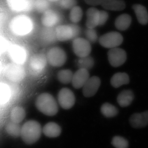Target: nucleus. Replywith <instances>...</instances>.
Wrapping results in <instances>:
<instances>
[{
    "instance_id": "obj_1",
    "label": "nucleus",
    "mask_w": 148,
    "mask_h": 148,
    "mask_svg": "<svg viewBox=\"0 0 148 148\" xmlns=\"http://www.w3.org/2000/svg\"><path fill=\"white\" fill-rule=\"evenodd\" d=\"M9 28L13 34L24 36L33 31L34 23L30 16L25 14H19L11 19Z\"/></svg>"
},
{
    "instance_id": "obj_2",
    "label": "nucleus",
    "mask_w": 148,
    "mask_h": 148,
    "mask_svg": "<svg viewBox=\"0 0 148 148\" xmlns=\"http://www.w3.org/2000/svg\"><path fill=\"white\" fill-rule=\"evenodd\" d=\"M42 132V128L38 122L29 120L21 127V136L24 143L30 145L38 140Z\"/></svg>"
},
{
    "instance_id": "obj_3",
    "label": "nucleus",
    "mask_w": 148,
    "mask_h": 148,
    "mask_svg": "<svg viewBox=\"0 0 148 148\" xmlns=\"http://www.w3.org/2000/svg\"><path fill=\"white\" fill-rule=\"evenodd\" d=\"M37 109L45 115L53 116L58 111L57 103L52 95L48 93L38 95L35 102Z\"/></svg>"
},
{
    "instance_id": "obj_4",
    "label": "nucleus",
    "mask_w": 148,
    "mask_h": 148,
    "mask_svg": "<svg viewBox=\"0 0 148 148\" xmlns=\"http://www.w3.org/2000/svg\"><path fill=\"white\" fill-rule=\"evenodd\" d=\"M55 33L57 40L65 41L77 38L80 33V28L75 24L60 25L56 27Z\"/></svg>"
},
{
    "instance_id": "obj_5",
    "label": "nucleus",
    "mask_w": 148,
    "mask_h": 148,
    "mask_svg": "<svg viewBox=\"0 0 148 148\" xmlns=\"http://www.w3.org/2000/svg\"><path fill=\"white\" fill-rule=\"evenodd\" d=\"M47 63L54 67L63 66L66 60V55L61 48L54 47L51 48L46 54Z\"/></svg>"
},
{
    "instance_id": "obj_6",
    "label": "nucleus",
    "mask_w": 148,
    "mask_h": 148,
    "mask_svg": "<svg viewBox=\"0 0 148 148\" xmlns=\"http://www.w3.org/2000/svg\"><path fill=\"white\" fill-rule=\"evenodd\" d=\"M47 64L46 56L42 53L34 55L30 59L29 68L33 76H37L42 73Z\"/></svg>"
},
{
    "instance_id": "obj_7",
    "label": "nucleus",
    "mask_w": 148,
    "mask_h": 148,
    "mask_svg": "<svg viewBox=\"0 0 148 148\" xmlns=\"http://www.w3.org/2000/svg\"><path fill=\"white\" fill-rule=\"evenodd\" d=\"M89 5H101L107 10L121 11L125 8L126 4L123 0H85Z\"/></svg>"
},
{
    "instance_id": "obj_8",
    "label": "nucleus",
    "mask_w": 148,
    "mask_h": 148,
    "mask_svg": "<svg viewBox=\"0 0 148 148\" xmlns=\"http://www.w3.org/2000/svg\"><path fill=\"white\" fill-rule=\"evenodd\" d=\"M123 38L120 33L112 32L106 33L101 36L99 40V43L104 47L114 48L118 47L123 42Z\"/></svg>"
},
{
    "instance_id": "obj_9",
    "label": "nucleus",
    "mask_w": 148,
    "mask_h": 148,
    "mask_svg": "<svg viewBox=\"0 0 148 148\" xmlns=\"http://www.w3.org/2000/svg\"><path fill=\"white\" fill-rule=\"evenodd\" d=\"M5 2L12 12L19 14L29 12L34 7L32 0H5Z\"/></svg>"
},
{
    "instance_id": "obj_10",
    "label": "nucleus",
    "mask_w": 148,
    "mask_h": 148,
    "mask_svg": "<svg viewBox=\"0 0 148 148\" xmlns=\"http://www.w3.org/2000/svg\"><path fill=\"white\" fill-rule=\"evenodd\" d=\"M73 49L77 56L79 58H82L90 55L91 52V46L87 40L77 37L73 40Z\"/></svg>"
},
{
    "instance_id": "obj_11",
    "label": "nucleus",
    "mask_w": 148,
    "mask_h": 148,
    "mask_svg": "<svg viewBox=\"0 0 148 148\" xmlns=\"http://www.w3.org/2000/svg\"><path fill=\"white\" fill-rule=\"evenodd\" d=\"M108 58L111 65L114 67H119L126 62L127 54L126 52L121 48H114L109 51Z\"/></svg>"
},
{
    "instance_id": "obj_12",
    "label": "nucleus",
    "mask_w": 148,
    "mask_h": 148,
    "mask_svg": "<svg viewBox=\"0 0 148 148\" xmlns=\"http://www.w3.org/2000/svg\"><path fill=\"white\" fill-rule=\"evenodd\" d=\"M5 76L12 82H20L25 76V71L20 64H13L6 69Z\"/></svg>"
},
{
    "instance_id": "obj_13",
    "label": "nucleus",
    "mask_w": 148,
    "mask_h": 148,
    "mask_svg": "<svg viewBox=\"0 0 148 148\" xmlns=\"http://www.w3.org/2000/svg\"><path fill=\"white\" fill-rule=\"evenodd\" d=\"M58 101L62 108L69 109L73 106L75 102L74 93L69 88H64L59 92Z\"/></svg>"
},
{
    "instance_id": "obj_14",
    "label": "nucleus",
    "mask_w": 148,
    "mask_h": 148,
    "mask_svg": "<svg viewBox=\"0 0 148 148\" xmlns=\"http://www.w3.org/2000/svg\"><path fill=\"white\" fill-rule=\"evenodd\" d=\"M60 21V16L58 13L52 10H48L42 14L41 23L45 27L53 28Z\"/></svg>"
},
{
    "instance_id": "obj_15",
    "label": "nucleus",
    "mask_w": 148,
    "mask_h": 148,
    "mask_svg": "<svg viewBox=\"0 0 148 148\" xmlns=\"http://www.w3.org/2000/svg\"><path fill=\"white\" fill-rule=\"evenodd\" d=\"M101 85V79L97 76L90 77L83 87V94L86 97H90L95 95Z\"/></svg>"
},
{
    "instance_id": "obj_16",
    "label": "nucleus",
    "mask_w": 148,
    "mask_h": 148,
    "mask_svg": "<svg viewBox=\"0 0 148 148\" xmlns=\"http://www.w3.org/2000/svg\"><path fill=\"white\" fill-rule=\"evenodd\" d=\"M89 78L90 74L88 70L79 69L73 74L71 83L74 88L79 89L84 87Z\"/></svg>"
},
{
    "instance_id": "obj_17",
    "label": "nucleus",
    "mask_w": 148,
    "mask_h": 148,
    "mask_svg": "<svg viewBox=\"0 0 148 148\" xmlns=\"http://www.w3.org/2000/svg\"><path fill=\"white\" fill-rule=\"evenodd\" d=\"M130 123L132 127L140 128L148 125V110L142 113H136L130 119Z\"/></svg>"
},
{
    "instance_id": "obj_18",
    "label": "nucleus",
    "mask_w": 148,
    "mask_h": 148,
    "mask_svg": "<svg viewBox=\"0 0 148 148\" xmlns=\"http://www.w3.org/2000/svg\"><path fill=\"white\" fill-rule=\"evenodd\" d=\"M86 27L90 29H95L99 26V11L95 7L90 8L87 11Z\"/></svg>"
},
{
    "instance_id": "obj_19",
    "label": "nucleus",
    "mask_w": 148,
    "mask_h": 148,
    "mask_svg": "<svg viewBox=\"0 0 148 148\" xmlns=\"http://www.w3.org/2000/svg\"><path fill=\"white\" fill-rule=\"evenodd\" d=\"M44 134L49 138H56L59 136L62 132V129L55 122H48L44 126L42 130Z\"/></svg>"
},
{
    "instance_id": "obj_20",
    "label": "nucleus",
    "mask_w": 148,
    "mask_h": 148,
    "mask_svg": "<svg viewBox=\"0 0 148 148\" xmlns=\"http://www.w3.org/2000/svg\"><path fill=\"white\" fill-rule=\"evenodd\" d=\"M132 8L137 16L138 21L142 25H146L148 23V13L146 8L139 4L133 5Z\"/></svg>"
},
{
    "instance_id": "obj_21",
    "label": "nucleus",
    "mask_w": 148,
    "mask_h": 148,
    "mask_svg": "<svg viewBox=\"0 0 148 148\" xmlns=\"http://www.w3.org/2000/svg\"><path fill=\"white\" fill-rule=\"evenodd\" d=\"M134 98V95L130 90H125L121 92L117 98L119 104L121 107L125 108L130 106Z\"/></svg>"
},
{
    "instance_id": "obj_22",
    "label": "nucleus",
    "mask_w": 148,
    "mask_h": 148,
    "mask_svg": "<svg viewBox=\"0 0 148 148\" xmlns=\"http://www.w3.org/2000/svg\"><path fill=\"white\" fill-rule=\"evenodd\" d=\"M41 40L45 45H50L54 43L57 40L55 30L53 28L45 27L41 32Z\"/></svg>"
},
{
    "instance_id": "obj_23",
    "label": "nucleus",
    "mask_w": 148,
    "mask_h": 148,
    "mask_svg": "<svg viewBox=\"0 0 148 148\" xmlns=\"http://www.w3.org/2000/svg\"><path fill=\"white\" fill-rule=\"evenodd\" d=\"M132 22L131 16L127 14L119 16L115 21V25L120 31H125L130 27Z\"/></svg>"
},
{
    "instance_id": "obj_24",
    "label": "nucleus",
    "mask_w": 148,
    "mask_h": 148,
    "mask_svg": "<svg viewBox=\"0 0 148 148\" xmlns=\"http://www.w3.org/2000/svg\"><path fill=\"white\" fill-rule=\"evenodd\" d=\"M110 82L114 87L118 88L122 85L128 84L130 82V78L125 73H118L113 75Z\"/></svg>"
},
{
    "instance_id": "obj_25",
    "label": "nucleus",
    "mask_w": 148,
    "mask_h": 148,
    "mask_svg": "<svg viewBox=\"0 0 148 148\" xmlns=\"http://www.w3.org/2000/svg\"><path fill=\"white\" fill-rule=\"evenodd\" d=\"M26 112L24 109L21 106H16L12 110L10 114L11 121L19 124L24 119Z\"/></svg>"
},
{
    "instance_id": "obj_26",
    "label": "nucleus",
    "mask_w": 148,
    "mask_h": 148,
    "mask_svg": "<svg viewBox=\"0 0 148 148\" xmlns=\"http://www.w3.org/2000/svg\"><path fill=\"white\" fill-rule=\"evenodd\" d=\"M101 110L102 114L107 117L115 116L118 114V110L116 108L108 103L103 104L101 107Z\"/></svg>"
},
{
    "instance_id": "obj_27",
    "label": "nucleus",
    "mask_w": 148,
    "mask_h": 148,
    "mask_svg": "<svg viewBox=\"0 0 148 148\" xmlns=\"http://www.w3.org/2000/svg\"><path fill=\"white\" fill-rule=\"evenodd\" d=\"M21 128L19 124L10 121L5 126V131L12 137H18L21 136Z\"/></svg>"
},
{
    "instance_id": "obj_28",
    "label": "nucleus",
    "mask_w": 148,
    "mask_h": 148,
    "mask_svg": "<svg viewBox=\"0 0 148 148\" xmlns=\"http://www.w3.org/2000/svg\"><path fill=\"white\" fill-rule=\"evenodd\" d=\"M94 64V59L90 56L82 58H79L77 62V65L79 69H86L88 71L93 67Z\"/></svg>"
},
{
    "instance_id": "obj_29",
    "label": "nucleus",
    "mask_w": 148,
    "mask_h": 148,
    "mask_svg": "<svg viewBox=\"0 0 148 148\" xmlns=\"http://www.w3.org/2000/svg\"><path fill=\"white\" fill-rule=\"evenodd\" d=\"M73 74V72L68 69L62 70L59 71L57 74V78L61 83L68 84L71 82Z\"/></svg>"
},
{
    "instance_id": "obj_30",
    "label": "nucleus",
    "mask_w": 148,
    "mask_h": 148,
    "mask_svg": "<svg viewBox=\"0 0 148 148\" xmlns=\"http://www.w3.org/2000/svg\"><path fill=\"white\" fill-rule=\"evenodd\" d=\"M83 16L82 10L79 6H75L71 9L69 14L70 21L74 24L79 23L82 19Z\"/></svg>"
},
{
    "instance_id": "obj_31",
    "label": "nucleus",
    "mask_w": 148,
    "mask_h": 148,
    "mask_svg": "<svg viewBox=\"0 0 148 148\" xmlns=\"http://www.w3.org/2000/svg\"><path fill=\"white\" fill-rule=\"evenodd\" d=\"M34 5L37 12L43 14L49 10L50 4L48 0H36Z\"/></svg>"
},
{
    "instance_id": "obj_32",
    "label": "nucleus",
    "mask_w": 148,
    "mask_h": 148,
    "mask_svg": "<svg viewBox=\"0 0 148 148\" xmlns=\"http://www.w3.org/2000/svg\"><path fill=\"white\" fill-rule=\"evenodd\" d=\"M111 144L115 148H128V142L125 138L115 136L111 140Z\"/></svg>"
},
{
    "instance_id": "obj_33",
    "label": "nucleus",
    "mask_w": 148,
    "mask_h": 148,
    "mask_svg": "<svg viewBox=\"0 0 148 148\" xmlns=\"http://www.w3.org/2000/svg\"><path fill=\"white\" fill-rule=\"evenodd\" d=\"M85 35L87 40L90 43H95L98 39L97 32L95 29L87 28L85 31Z\"/></svg>"
},
{
    "instance_id": "obj_34",
    "label": "nucleus",
    "mask_w": 148,
    "mask_h": 148,
    "mask_svg": "<svg viewBox=\"0 0 148 148\" xmlns=\"http://www.w3.org/2000/svg\"><path fill=\"white\" fill-rule=\"evenodd\" d=\"M59 5L63 9H71L77 4L76 0H59Z\"/></svg>"
},
{
    "instance_id": "obj_35",
    "label": "nucleus",
    "mask_w": 148,
    "mask_h": 148,
    "mask_svg": "<svg viewBox=\"0 0 148 148\" xmlns=\"http://www.w3.org/2000/svg\"><path fill=\"white\" fill-rule=\"evenodd\" d=\"M109 18L108 13L104 11H99V26L103 25L106 24Z\"/></svg>"
},
{
    "instance_id": "obj_36",
    "label": "nucleus",
    "mask_w": 148,
    "mask_h": 148,
    "mask_svg": "<svg viewBox=\"0 0 148 148\" xmlns=\"http://www.w3.org/2000/svg\"><path fill=\"white\" fill-rule=\"evenodd\" d=\"M49 2H58L59 0H48Z\"/></svg>"
}]
</instances>
